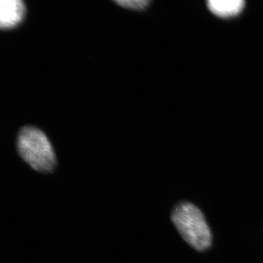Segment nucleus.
Masks as SVG:
<instances>
[{"label":"nucleus","mask_w":263,"mask_h":263,"mask_svg":"<svg viewBox=\"0 0 263 263\" xmlns=\"http://www.w3.org/2000/svg\"><path fill=\"white\" fill-rule=\"evenodd\" d=\"M171 219L183 240L195 250L203 252L212 245V236L201 211L187 201L174 207Z\"/></svg>","instance_id":"1"},{"label":"nucleus","mask_w":263,"mask_h":263,"mask_svg":"<svg viewBox=\"0 0 263 263\" xmlns=\"http://www.w3.org/2000/svg\"><path fill=\"white\" fill-rule=\"evenodd\" d=\"M17 148L19 155L33 169L51 172L57 164L56 155L47 136L38 128L27 126L18 133Z\"/></svg>","instance_id":"2"},{"label":"nucleus","mask_w":263,"mask_h":263,"mask_svg":"<svg viewBox=\"0 0 263 263\" xmlns=\"http://www.w3.org/2000/svg\"><path fill=\"white\" fill-rule=\"evenodd\" d=\"M26 12V5L22 0H2L0 27L3 30L15 28L23 22Z\"/></svg>","instance_id":"3"},{"label":"nucleus","mask_w":263,"mask_h":263,"mask_svg":"<svg viewBox=\"0 0 263 263\" xmlns=\"http://www.w3.org/2000/svg\"><path fill=\"white\" fill-rule=\"evenodd\" d=\"M243 0H209L208 7L214 14L220 17L234 16L245 7Z\"/></svg>","instance_id":"4"},{"label":"nucleus","mask_w":263,"mask_h":263,"mask_svg":"<svg viewBox=\"0 0 263 263\" xmlns=\"http://www.w3.org/2000/svg\"><path fill=\"white\" fill-rule=\"evenodd\" d=\"M119 6L127 9L133 10H143L149 5V0H120L115 1Z\"/></svg>","instance_id":"5"}]
</instances>
